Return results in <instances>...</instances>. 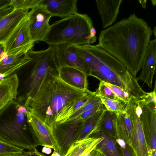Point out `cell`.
Instances as JSON below:
<instances>
[{
	"label": "cell",
	"instance_id": "obj_47",
	"mask_svg": "<svg viewBox=\"0 0 156 156\" xmlns=\"http://www.w3.org/2000/svg\"><path fill=\"white\" fill-rule=\"evenodd\" d=\"M101 153V156H105L103 154H102Z\"/></svg>",
	"mask_w": 156,
	"mask_h": 156
},
{
	"label": "cell",
	"instance_id": "obj_48",
	"mask_svg": "<svg viewBox=\"0 0 156 156\" xmlns=\"http://www.w3.org/2000/svg\"><path fill=\"white\" fill-rule=\"evenodd\" d=\"M99 156H101V153H100V155H99Z\"/></svg>",
	"mask_w": 156,
	"mask_h": 156
},
{
	"label": "cell",
	"instance_id": "obj_1",
	"mask_svg": "<svg viewBox=\"0 0 156 156\" xmlns=\"http://www.w3.org/2000/svg\"><path fill=\"white\" fill-rule=\"evenodd\" d=\"M152 33L147 23L133 13L102 30L98 44L136 77L142 68Z\"/></svg>",
	"mask_w": 156,
	"mask_h": 156
},
{
	"label": "cell",
	"instance_id": "obj_23",
	"mask_svg": "<svg viewBox=\"0 0 156 156\" xmlns=\"http://www.w3.org/2000/svg\"><path fill=\"white\" fill-rule=\"evenodd\" d=\"M106 110L105 107L84 120L82 130L77 140L89 137L90 135L98 133L100 129L99 125L101 119Z\"/></svg>",
	"mask_w": 156,
	"mask_h": 156
},
{
	"label": "cell",
	"instance_id": "obj_42",
	"mask_svg": "<svg viewBox=\"0 0 156 156\" xmlns=\"http://www.w3.org/2000/svg\"><path fill=\"white\" fill-rule=\"evenodd\" d=\"M143 8L145 9L146 7L147 0H139Z\"/></svg>",
	"mask_w": 156,
	"mask_h": 156
},
{
	"label": "cell",
	"instance_id": "obj_8",
	"mask_svg": "<svg viewBox=\"0 0 156 156\" xmlns=\"http://www.w3.org/2000/svg\"><path fill=\"white\" fill-rule=\"evenodd\" d=\"M131 119L133 135L131 148L134 156H149V149L140 119L141 109L139 99L132 96L125 108Z\"/></svg>",
	"mask_w": 156,
	"mask_h": 156
},
{
	"label": "cell",
	"instance_id": "obj_26",
	"mask_svg": "<svg viewBox=\"0 0 156 156\" xmlns=\"http://www.w3.org/2000/svg\"><path fill=\"white\" fill-rule=\"evenodd\" d=\"M96 95L100 99L106 109L111 112L116 113L120 112L124 108L126 104V102L119 99L113 100L100 95Z\"/></svg>",
	"mask_w": 156,
	"mask_h": 156
},
{
	"label": "cell",
	"instance_id": "obj_31",
	"mask_svg": "<svg viewBox=\"0 0 156 156\" xmlns=\"http://www.w3.org/2000/svg\"><path fill=\"white\" fill-rule=\"evenodd\" d=\"M103 82L111 90L117 98L121 101L127 102L133 96L129 92L118 86Z\"/></svg>",
	"mask_w": 156,
	"mask_h": 156
},
{
	"label": "cell",
	"instance_id": "obj_43",
	"mask_svg": "<svg viewBox=\"0 0 156 156\" xmlns=\"http://www.w3.org/2000/svg\"><path fill=\"white\" fill-rule=\"evenodd\" d=\"M50 156H61L57 151H54L53 153Z\"/></svg>",
	"mask_w": 156,
	"mask_h": 156
},
{
	"label": "cell",
	"instance_id": "obj_11",
	"mask_svg": "<svg viewBox=\"0 0 156 156\" xmlns=\"http://www.w3.org/2000/svg\"><path fill=\"white\" fill-rule=\"evenodd\" d=\"M54 46L58 68L63 66L71 67L82 71L87 76H91L90 69L78 55L75 45L61 44Z\"/></svg>",
	"mask_w": 156,
	"mask_h": 156
},
{
	"label": "cell",
	"instance_id": "obj_7",
	"mask_svg": "<svg viewBox=\"0 0 156 156\" xmlns=\"http://www.w3.org/2000/svg\"><path fill=\"white\" fill-rule=\"evenodd\" d=\"M84 120L73 119L55 123L51 129L55 151L65 156L77 141L82 130Z\"/></svg>",
	"mask_w": 156,
	"mask_h": 156
},
{
	"label": "cell",
	"instance_id": "obj_28",
	"mask_svg": "<svg viewBox=\"0 0 156 156\" xmlns=\"http://www.w3.org/2000/svg\"><path fill=\"white\" fill-rule=\"evenodd\" d=\"M94 94V92H93L82 100L76 102L68 109L62 115L58 122L65 120L78 110L91 98Z\"/></svg>",
	"mask_w": 156,
	"mask_h": 156
},
{
	"label": "cell",
	"instance_id": "obj_46",
	"mask_svg": "<svg viewBox=\"0 0 156 156\" xmlns=\"http://www.w3.org/2000/svg\"><path fill=\"white\" fill-rule=\"evenodd\" d=\"M15 155H0V156H15Z\"/></svg>",
	"mask_w": 156,
	"mask_h": 156
},
{
	"label": "cell",
	"instance_id": "obj_32",
	"mask_svg": "<svg viewBox=\"0 0 156 156\" xmlns=\"http://www.w3.org/2000/svg\"><path fill=\"white\" fill-rule=\"evenodd\" d=\"M100 81L98 87L95 92V95L113 100L118 99L111 90L105 84L103 81Z\"/></svg>",
	"mask_w": 156,
	"mask_h": 156
},
{
	"label": "cell",
	"instance_id": "obj_5",
	"mask_svg": "<svg viewBox=\"0 0 156 156\" xmlns=\"http://www.w3.org/2000/svg\"><path fill=\"white\" fill-rule=\"evenodd\" d=\"M96 33L93 21L88 15L77 13L50 25L42 41L52 46L93 44L97 40Z\"/></svg>",
	"mask_w": 156,
	"mask_h": 156
},
{
	"label": "cell",
	"instance_id": "obj_10",
	"mask_svg": "<svg viewBox=\"0 0 156 156\" xmlns=\"http://www.w3.org/2000/svg\"><path fill=\"white\" fill-rule=\"evenodd\" d=\"M27 16L32 41L34 43L42 41L49 31L51 16L44 6L40 5L31 9Z\"/></svg>",
	"mask_w": 156,
	"mask_h": 156
},
{
	"label": "cell",
	"instance_id": "obj_22",
	"mask_svg": "<svg viewBox=\"0 0 156 156\" xmlns=\"http://www.w3.org/2000/svg\"><path fill=\"white\" fill-rule=\"evenodd\" d=\"M102 139V136H96L77 140L71 146L65 156H85L96 148Z\"/></svg>",
	"mask_w": 156,
	"mask_h": 156
},
{
	"label": "cell",
	"instance_id": "obj_35",
	"mask_svg": "<svg viewBox=\"0 0 156 156\" xmlns=\"http://www.w3.org/2000/svg\"><path fill=\"white\" fill-rule=\"evenodd\" d=\"M16 156H46L38 151L36 148L31 151H24L22 154Z\"/></svg>",
	"mask_w": 156,
	"mask_h": 156
},
{
	"label": "cell",
	"instance_id": "obj_14",
	"mask_svg": "<svg viewBox=\"0 0 156 156\" xmlns=\"http://www.w3.org/2000/svg\"><path fill=\"white\" fill-rule=\"evenodd\" d=\"M31 59L27 52L24 51L7 55L0 62V80L16 73Z\"/></svg>",
	"mask_w": 156,
	"mask_h": 156
},
{
	"label": "cell",
	"instance_id": "obj_17",
	"mask_svg": "<svg viewBox=\"0 0 156 156\" xmlns=\"http://www.w3.org/2000/svg\"><path fill=\"white\" fill-rule=\"evenodd\" d=\"M27 118L36 136L39 146L55 151L50 128L36 115L28 111L27 112Z\"/></svg>",
	"mask_w": 156,
	"mask_h": 156
},
{
	"label": "cell",
	"instance_id": "obj_39",
	"mask_svg": "<svg viewBox=\"0 0 156 156\" xmlns=\"http://www.w3.org/2000/svg\"><path fill=\"white\" fill-rule=\"evenodd\" d=\"M100 154V152L96 148L89 151L85 156H99Z\"/></svg>",
	"mask_w": 156,
	"mask_h": 156
},
{
	"label": "cell",
	"instance_id": "obj_16",
	"mask_svg": "<svg viewBox=\"0 0 156 156\" xmlns=\"http://www.w3.org/2000/svg\"><path fill=\"white\" fill-rule=\"evenodd\" d=\"M19 85L16 73L0 80V113L16 100Z\"/></svg>",
	"mask_w": 156,
	"mask_h": 156
},
{
	"label": "cell",
	"instance_id": "obj_25",
	"mask_svg": "<svg viewBox=\"0 0 156 156\" xmlns=\"http://www.w3.org/2000/svg\"><path fill=\"white\" fill-rule=\"evenodd\" d=\"M117 116L116 113L111 112L106 109L101 119L99 125L100 129L115 140L117 138L116 126Z\"/></svg>",
	"mask_w": 156,
	"mask_h": 156
},
{
	"label": "cell",
	"instance_id": "obj_9",
	"mask_svg": "<svg viewBox=\"0 0 156 156\" xmlns=\"http://www.w3.org/2000/svg\"><path fill=\"white\" fill-rule=\"evenodd\" d=\"M34 43L30 33L28 18L27 16L19 23L4 44V51L8 55L32 50Z\"/></svg>",
	"mask_w": 156,
	"mask_h": 156
},
{
	"label": "cell",
	"instance_id": "obj_4",
	"mask_svg": "<svg viewBox=\"0 0 156 156\" xmlns=\"http://www.w3.org/2000/svg\"><path fill=\"white\" fill-rule=\"evenodd\" d=\"M27 111L16 100L0 113V140L23 150L31 151L39 145L27 121Z\"/></svg>",
	"mask_w": 156,
	"mask_h": 156
},
{
	"label": "cell",
	"instance_id": "obj_33",
	"mask_svg": "<svg viewBox=\"0 0 156 156\" xmlns=\"http://www.w3.org/2000/svg\"><path fill=\"white\" fill-rule=\"evenodd\" d=\"M104 106V105L102 104L85 111L76 117L74 119L78 120H84L93 115L97 112L104 109L105 107Z\"/></svg>",
	"mask_w": 156,
	"mask_h": 156
},
{
	"label": "cell",
	"instance_id": "obj_45",
	"mask_svg": "<svg viewBox=\"0 0 156 156\" xmlns=\"http://www.w3.org/2000/svg\"><path fill=\"white\" fill-rule=\"evenodd\" d=\"M151 2L153 5H155L156 4V1L155 0H151Z\"/></svg>",
	"mask_w": 156,
	"mask_h": 156
},
{
	"label": "cell",
	"instance_id": "obj_40",
	"mask_svg": "<svg viewBox=\"0 0 156 156\" xmlns=\"http://www.w3.org/2000/svg\"><path fill=\"white\" fill-rule=\"evenodd\" d=\"M42 151L43 152L46 154H49L51 153V148L45 147H44Z\"/></svg>",
	"mask_w": 156,
	"mask_h": 156
},
{
	"label": "cell",
	"instance_id": "obj_2",
	"mask_svg": "<svg viewBox=\"0 0 156 156\" xmlns=\"http://www.w3.org/2000/svg\"><path fill=\"white\" fill-rule=\"evenodd\" d=\"M58 69H51L46 73L36 92L23 105L50 129L68 109L93 92L65 83L59 77Z\"/></svg>",
	"mask_w": 156,
	"mask_h": 156
},
{
	"label": "cell",
	"instance_id": "obj_20",
	"mask_svg": "<svg viewBox=\"0 0 156 156\" xmlns=\"http://www.w3.org/2000/svg\"><path fill=\"white\" fill-rule=\"evenodd\" d=\"M28 9H16L0 22V44H4L21 21L27 15Z\"/></svg>",
	"mask_w": 156,
	"mask_h": 156
},
{
	"label": "cell",
	"instance_id": "obj_24",
	"mask_svg": "<svg viewBox=\"0 0 156 156\" xmlns=\"http://www.w3.org/2000/svg\"><path fill=\"white\" fill-rule=\"evenodd\" d=\"M96 134V136L103 137L96 148L100 153L105 156H122L118 151L115 141L109 135L100 129Z\"/></svg>",
	"mask_w": 156,
	"mask_h": 156
},
{
	"label": "cell",
	"instance_id": "obj_3",
	"mask_svg": "<svg viewBox=\"0 0 156 156\" xmlns=\"http://www.w3.org/2000/svg\"><path fill=\"white\" fill-rule=\"evenodd\" d=\"M78 54L91 71V76L100 81L118 86L133 96L142 98L147 92L133 76L117 58L98 44L76 45Z\"/></svg>",
	"mask_w": 156,
	"mask_h": 156
},
{
	"label": "cell",
	"instance_id": "obj_27",
	"mask_svg": "<svg viewBox=\"0 0 156 156\" xmlns=\"http://www.w3.org/2000/svg\"><path fill=\"white\" fill-rule=\"evenodd\" d=\"M102 105L100 99L94 94L91 98L83 106L65 120L58 122L72 120L83 112Z\"/></svg>",
	"mask_w": 156,
	"mask_h": 156
},
{
	"label": "cell",
	"instance_id": "obj_36",
	"mask_svg": "<svg viewBox=\"0 0 156 156\" xmlns=\"http://www.w3.org/2000/svg\"><path fill=\"white\" fill-rule=\"evenodd\" d=\"M14 9L10 6L0 10V22L5 17L12 12Z\"/></svg>",
	"mask_w": 156,
	"mask_h": 156
},
{
	"label": "cell",
	"instance_id": "obj_44",
	"mask_svg": "<svg viewBox=\"0 0 156 156\" xmlns=\"http://www.w3.org/2000/svg\"><path fill=\"white\" fill-rule=\"evenodd\" d=\"M156 27H155L153 30H152V32L153 33L154 36L155 37H156Z\"/></svg>",
	"mask_w": 156,
	"mask_h": 156
},
{
	"label": "cell",
	"instance_id": "obj_6",
	"mask_svg": "<svg viewBox=\"0 0 156 156\" xmlns=\"http://www.w3.org/2000/svg\"><path fill=\"white\" fill-rule=\"evenodd\" d=\"M27 53L31 60L16 73L19 80L16 101L23 105L36 92L46 73L58 68L54 46L44 50H31Z\"/></svg>",
	"mask_w": 156,
	"mask_h": 156
},
{
	"label": "cell",
	"instance_id": "obj_18",
	"mask_svg": "<svg viewBox=\"0 0 156 156\" xmlns=\"http://www.w3.org/2000/svg\"><path fill=\"white\" fill-rule=\"evenodd\" d=\"M60 78L72 87L79 90H88L87 76L82 71L73 67L63 66L58 69Z\"/></svg>",
	"mask_w": 156,
	"mask_h": 156
},
{
	"label": "cell",
	"instance_id": "obj_41",
	"mask_svg": "<svg viewBox=\"0 0 156 156\" xmlns=\"http://www.w3.org/2000/svg\"><path fill=\"white\" fill-rule=\"evenodd\" d=\"M149 156H156V149L149 150Z\"/></svg>",
	"mask_w": 156,
	"mask_h": 156
},
{
	"label": "cell",
	"instance_id": "obj_29",
	"mask_svg": "<svg viewBox=\"0 0 156 156\" xmlns=\"http://www.w3.org/2000/svg\"><path fill=\"white\" fill-rule=\"evenodd\" d=\"M41 0H11L10 6L14 9H28L39 5Z\"/></svg>",
	"mask_w": 156,
	"mask_h": 156
},
{
	"label": "cell",
	"instance_id": "obj_38",
	"mask_svg": "<svg viewBox=\"0 0 156 156\" xmlns=\"http://www.w3.org/2000/svg\"><path fill=\"white\" fill-rule=\"evenodd\" d=\"M7 55L4 51V44H0V62Z\"/></svg>",
	"mask_w": 156,
	"mask_h": 156
},
{
	"label": "cell",
	"instance_id": "obj_19",
	"mask_svg": "<svg viewBox=\"0 0 156 156\" xmlns=\"http://www.w3.org/2000/svg\"><path fill=\"white\" fill-rule=\"evenodd\" d=\"M122 0H96L102 28L108 27L116 20Z\"/></svg>",
	"mask_w": 156,
	"mask_h": 156
},
{
	"label": "cell",
	"instance_id": "obj_30",
	"mask_svg": "<svg viewBox=\"0 0 156 156\" xmlns=\"http://www.w3.org/2000/svg\"><path fill=\"white\" fill-rule=\"evenodd\" d=\"M24 150L0 140V155H12L22 154Z\"/></svg>",
	"mask_w": 156,
	"mask_h": 156
},
{
	"label": "cell",
	"instance_id": "obj_34",
	"mask_svg": "<svg viewBox=\"0 0 156 156\" xmlns=\"http://www.w3.org/2000/svg\"><path fill=\"white\" fill-rule=\"evenodd\" d=\"M115 142L119 146L122 153V156H133L131 151V148L125 141L120 138L115 139Z\"/></svg>",
	"mask_w": 156,
	"mask_h": 156
},
{
	"label": "cell",
	"instance_id": "obj_13",
	"mask_svg": "<svg viewBox=\"0 0 156 156\" xmlns=\"http://www.w3.org/2000/svg\"><path fill=\"white\" fill-rule=\"evenodd\" d=\"M156 39L151 40L145 53L142 71L137 81L143 82L151 88L154 75L156 73Z\"/></svg>",
	"mask_w": 156,
	"mask_h": 156
},
{
	"label": "cell",
	"instance_id": "obj_15",
	"mask_svg": "<svg viewBox=\"0 0 156 156\" xmlns=\"http://www.w3.org/2000/svg\"><path fill=\"white\" fill-rule=\"evenodd\" d=\"M77 0H41L44 6L52 16L64 18L77 12Z\"/></svg>",
	"mask_w": 156,
	"mask_h": 156
},
{
	"label": "cell",
	"instance_id": "obj_37",
	"mask_svg": "<svg viewBox=\"0 0 156 156\" xmlns=\"http://www.w3.org/2000/svg\"><path fill=\"white\" fill-rule=\"evenodd\" d=\"M10 6V0H0V10Z\"/></svg>",
	"mask_w": 156,
	"mask_h": 156
},
{
	"label": "cell",
	"instance_id": "obj_12",
	"mask_svg": "<svg viewBox=\"0 0 156 156\" xmlns=\"http://www.w3.org/2000/svg\"><path fill=\"white\" fill-rule=\"evenodd\" d=\"M140 116L149 150L156 149V103H145L139 99Z\"/></svg>",
	"mask_w": 156,
	"mask_h": 156
},
{
	"label": "cell",
	"instance_id": "obj_21",
	"mask_svg": "<svg viewBox=\"0 0 156 156\" xmlns=\"http://www.w3.org/2000/svg\"><path fill=\"white\" fill-rule=\"evenodd\" d=\"M116 114V126L117 138L124 140L131 147L133 135V127L131 119L125 108Z\"/></svg>",
	"mask_w": 156,
	"mask_h": 156
}]
</instances>
